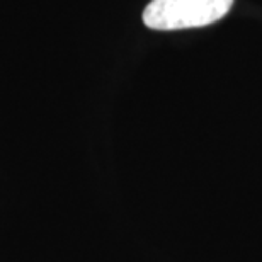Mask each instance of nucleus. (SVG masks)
Instances as JSON below:
<instances>
[{
    "label": "nucleus",
    "mask_w": 262,
    "mask_h": 262,
    "mask_svg": "<svg viewBox=\"0 0 262 262\" xmlns=\"http://www.w3.org/2000/svg\"><path fill=\"white\" fill-rule=\"evenodd\" d=\"M233 0H151L143 10V23L155 31L201 28L223 19Z\"/></svg>",
    "instance_id": "1"
}]
</instances>
